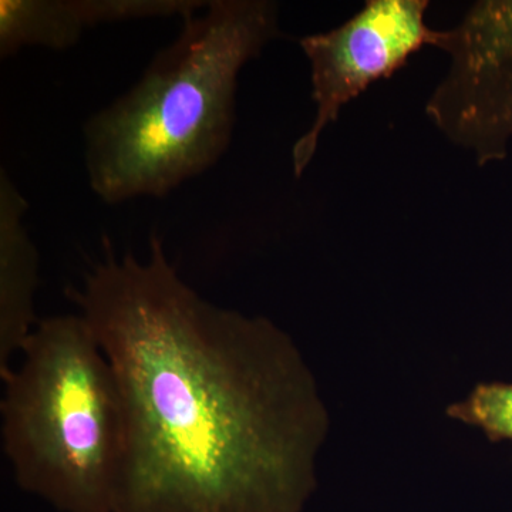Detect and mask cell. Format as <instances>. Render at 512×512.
<instances>
[{
	"label": "cell",
	"mask_w": 512,
	"mask_h": 512,
	"mask_svg": "<svg viewBox=\"0 0 512 512\" xmlns=\"http://www.w3.org/2000/svg\"><path fill=\"white\" fill-rule=\"evenodd\" d=\"M282 36L271 0H211L127 93L84 123L90 188L106 204L163 198L227 153L238 79Z\"/></svg>",
	"instance_id": "obj_2"
},
{
	"label": "cell",
	"mask_w": 512,
	"mask_h": 512,
	"mask_svg": "<svg viewBox=\"0 0 512 512\" xmlns=\"http://www.w3.org/2000/svg\"><path fill=\"white\" fill-rule=\"evenodd\" d=\"M72 0H0V57L16 55L23 47H46L64 52L86 32Z\"/></svg>",
	"instance_id": "obj_7"
},
{
	"label": "cell",
	"mask_w": 512,
	"mask_h": 512,
	"mask_svg": "<svg viewBox=\"0 0 512 512\" xmlns=\"http://www.w3.org/2000/svg\"><path fill=\"white\" fill-rule=\"evenodd\" d=\"M2 380V447L16 484L59 512H116L127 423L113 366L87 320H39Z\"/></svg>",
	"instance_id": "obj_3"
},
{
	"label": "cell",
	"mask_w": 512,
	"mask_h": 512,
	"mask_svg": "<svg viewBox=\"0 0 512 512\" xmlns=\"http://www.w3.org/2000/svg\"><path fill=\"white\" fill-rule=\"evenodd\" d=\"M453 420L483 431L487 439L512 441V383H481L447 410Z\"/></svg>",
	"instance_id": "obj_9"
},
{
	"label": "cell",
	"mask_w": 512,
	"mask_h": 512,
	"mask_svg": "<svg viewBox=\"0 0 512 512\" xmlns=\"http://www.w3.org/2000/svg\"><path fill=\"white\" fill-rule=\"evenodd\" d=\"M104 255L67 289L123 392L116 512H302L328 414L291 336L222 308L150 254Z\"/></svg>",
	"instance_id": "obj_1"
},
{
	"label": "cell",
	"mask_w": 512,
	"mask_h": 512,
	"mask_svg": "<svg viewBox=\"0 0 512 512\" xmlns=\"http://www.w3.org/2000/svg\"><path fill=\"white\" fill-rule=\"evenodd\" d=\"M448 69L427 99V119L478 165L503 161L512 141V0H480L433 46Z\"/></svg>",
	"instance_id": "obj_4"
},
{
	"label": "cell",
	"mask_w": 512,
	"mask_h": 512,
	"mask_svg": "<svg viewBox=\"0 0 512 512\" xmlns=\"http://www.w3.org/2000/svg\"><path fill=\"white\" fill-rule=\"evenodd\" d=\"M429 5L427 0H367L338 28L299 40L311 67L316 113L292 148L296 178L311 164L323 131L338 121L343 107L433 45L436 30L426 23Z\"/></svg>",
	"instance_id": "obj_5"
},
{
	"label": "cell",
	"mask_w": 512,
	"mask_h": 512,
	"mask_svg": "<svg viewBox=\"0 0 512 512\" xmlns=\"http://www.w3.org/2000/svg\"><path fill=\"white\" fill-rule=\"evenodd\" d=\"M86 29L133 20L180 18L187 20L207 8L202 0H72Z\"/></svg>",
	"instance_id": "obj_8"
},
{
	"label": "cell",
	"mask_w": 512,
	"mask_h": 512,
	"mask_svg": "<svg viewBox=\"0 0 512 512\" xmlns=\"http://www.w3.org/2000/svg\"><path fill=\"white\" fill-rule=\"evenodd\" d=\"M28 202L5 168L0 170V379L13 370V359L39 323L35 295L40 256L23 218Z\"/></svg>",
	"instance_id": "obj_6"
}]
</instances>
